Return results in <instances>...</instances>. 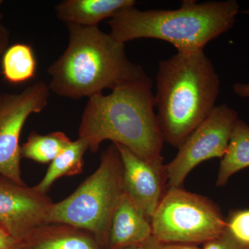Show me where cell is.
<instances>
[{
  "label": "cell",
  "instance_id": "1",
  "mask_svg": "<svg viewBox=\"0 0 249 249\" xmlns=\"http://www.w3.org/2000/svg\"><path fill=\"white\" fill-rule=\"evenodd\" d=\"M152 89V80L147 76L124 83L109 94L98 93L88 98L78 136L90 151L95 153L103 142L109 140L147 161L162 157L164 141Z\"/></svg>",
  "mask_w": 249,
  "mask_h": 249
},
{
  "label": "cell",
  "instance_id": "2",
  "mask_svg": "<svg viewBox=\"0 0 249 249\" xmlns=\"http://www.w3.org/2000/svg\"><path fill=\"white\" fill-rule=\"evenodd\" d=\"M69 44L47 72L50 91L64 98H88L147 76L129 60L124 44L98 27L66 24Z\"/></svg>",
  "mask_w": 249,
  "mask_h": 249
},
{
  "label": "cell",
  "instance_id": "3",
  "mask_svg": "<svg viewBox=\"0 0 249 249\" xmlns=\"http://www.w3.org/2000/svg\"><path fill=\"white\" fill-rule=\"evenodd\" d=\"M155 96L163 141L178 148L210 115L220 80L204 51L178 53L162 60Z\"/></svg>",
  "mask_w": 249,
  "mask_h": 249
},
{
  "label": "cell",
  "instance_id": "4",
  "mask_svg": "<svg viewBox=\"0 0 249 249\" xmlns=\"http://www.w3.org/2000/svg\"><path fill=\"white\" fill-rule=\"evenodd\" d=\"M240 5L235 0L199 3L183 0L178 9L121 10L108 24L122 43L142 38L169 42L178 53L204 51L205 46L233 27Z\"/></svg>",
  "mask_w": 249,
  "mask_h": 249
},
{
  "label": "cell",
  "instance_id": "5",
  "mask_svg": "<svg viewBox=\"0 0 249 249\" xmlns=\"http://www.w3.org/2000/svg\"><path fill=\"white\" fill-rule=\"evenodd\" d=\"M124 193L121 156L112 143L97 169L66 199L53 204L48 223L68 224L91 232L107 245L111 219Z\"/></svg>",
  "mask_w": 249,
  "mask_h": 249
},
{
  "label": "cell",
  "instance_id": "6",
  "mask_svg": "<svg viewBox=\"0 0 249 249\" xmlns=\"http://www.w3.org/2000/svg\"><path fill=\"white\" fill-rule=\"evenodd\" d=\"M152 236L168 243L199 245L222 235L226 219L208 198L168 188L151 219Z\"/></svg>",
  "mask_w": 249,
  "mask_h": 249
},
{
  "label": "cell",
  "instance_id": "7",
  "mask_svg": "<svg viewBox=\"0 0 249 249\" xmlns=\"http://www.w3.org/2000/svg\"><path fill=\"white\" fill-rule=\"evenodd\" d=\"M238 119L233 108L226 104L216 106L178 147L175 159L165 165L168 188H181L188 174L205 160L222 159Z\"/></svg>",
  "mask_w": 249,
  "mask_h": 249
},
{
  "label": "cell",
  "instance_id": "8",
  "mask_svg": "<svg viewBox=\"0 0 249 249\" xmlns=\"http://www.w3.org/2000/svg\"><path fill=\"white\" fill-rule=\"evenodd\" d=\"M50 91L47 83L39 81L22 92L0 94V176L24 184L19 137L28 118L48 106Z\"/></svg>",
  "mask_w": 249,
  "mask_h": 249
},
{
  "label": "cell",
  "instance_id": "9",
  "mask_svg": "<svg viewBox=\"0 0 249 249\" xmlns=\"http://www.w3.org/2000/svg\"><path fill=\"white\" fill-rule=\"evenodd\" d=\"M54 203L25 184L0 176V228L24 242L37 228L47 224Z\"/></svg>",
  "mask_w": 249,
  "mask_h": 249
},
{
  "label": "cell",
  "instance_id": "10",
  "mask_svg": "<svg viewBox=\"0 0 249 249\" xmlns=\"http://www.w3.org/2000/svg\"><path fill=\"white\" fill-rule=\"evenodd\" d=\"M114 144L121 156L124 193L151 222L166 192L168 178L163 157L147 161L127 147Z\"/></svg>",
  "mask_w": 249,
  "mask_h": 249
},
{
  "label": "cell",
  "instance_id": "11",
  "mask_svg": "<svg viewBox=\"0 0 249 249\" xmlns=\"http://www.w3.org/2000/svg\"><path fill=\"white\" fill-rule=\"evenodd\" d=\"M152 236L151 222L124 193L111 219L108 247L119 249L141 246Z\"/></svg>",
  "mask_w": 249,
  "mask_h": 249
},
{
  "label": "cell",
  "instance_id": "12",
  "mask_svg": "<svg viewBox=\"0 0 249 249\" xmlns=\"http://www.w3.org/2000/svg\"><path fill=\"white\" fill-rule=\"evenodd\" d=\"M23 243L24 249H102L91 232L60 223L41 226Z\"/></svg>",
  "mask_w": 249,
  "mask_h": 249
},
{
  "label": "cell",
  "instance_id": "13",
  "mask_svg": "<svg viewBox=\"0 0 249 249\" xmlns=\"http://www.w3.org/2000/svg\"><path fill=\"white\" fill-rule=\"evenodd\" d=\"M135 4L134 0H65L57 5L55 12L66 24L98 27L104 19H111L121 10Z\"/></svg>",
  "mask_w": 249,
  "mask_h": 249
},
{
  "label": "cell",
  "instance_id": "14",
  "mask_svg": "<svg viewBox=\"0 0 249 249\" xmlns=\"http://www.w3.org/2000/svg\"><path fill=\"white\" fill-rule=\"evenodd\" d=\"M249 167V125L237 121L227 151L221 159L217 186H224L232 175Z\"/></svg>",
  "mask_w": 249,
  "mask_h": 249
},
{
  "label": "cell",
  "instance_id": "15",
  "mask_svg": "<svg viewBox=\"0 0 249 249\" xmlns=\"http://www.w3.org/2000/svg\"><path fill=\"white\" fill-rule=\"evenodd\" d=\"M89 150L84 139L78 138L72 142L50 163L45 176L35 188L43 194H47L53 183L63 177H71L83 173L84 160L83 157Z\"/></svg>",
  "mask_w": 249,
  "mask_h": 249
},
{
  "label": "cell",
  "instance_id": "16",
  "mask_svg": "<svg viewBox=\"0 0 249 249\" xmlns=\"http://www.w3.org/2000/svg\"><path fill=\"white\" fill-rule=\"evenodd\" d=\"M1 71L5 80L12 84H19L36 76L37 62L30 45L16 43L10 46L3 54Z\"/></svg>",
  "mask_w": 249,
  "mask_h": 249
},
{
  "label": "cell",
  "instance_id": "17",
  "mask_svg": "<svg viewBox=\"0 0 249 249\" xmlns=\"http://www.w3.org/2000/svg\"><path fill=\"white\" fill-rule=\"evenodd\" d=\"M71 142L60 131L47 134L32 132L20 147L21 157L37 163H51Z\"/></svg>",
  "mask_w": 249,
  "mask_h": 249
},
{
  "label": "cell",
  "instance_id": "18",
  "mask_svg": "<svg viewBox=\"0 0 249 249\" xmlns=\"http://www.w3.org/2000/svg\"><path fill=\"white\" fill-rule=\"evenodd\" d=\"M225 231L242 245L249 246V209L232 211L226 219Z\"/></svg>",
  "mask_w": 249,
  "mask_h": 249
},
{
  "label": "cell",
  "instance_id": "19",
  "mask_svg": "<svg viewBox=\"0 0 249 249\" xmlns=\"http://www.w3.org/2000/svg\"><path fill=\"white\" fill-rule=\"evenodd\" d=\"M201 249H249V246L242 245L224 231L219 237L203 244Z\"/></svg>",
  "mask_w": 249,
  "mask_h": 249
},
{
  "label": "cell",
  "instance_id": "20",
  "mask_svg": "<svg viewBox=\"0 0 249 249\" xmlns=\"http://www.w3.org/2000/svg\"><path fill=\"white\" fill-rule=\"evenodd\" d=\"M142 246V249H201L199 246L160 242L152 236Z\"/></svg>",
  "mask_w": 249,
  "mask_h": 249
},
{
  "label": "cell",
  "instance_id": "21",
  "mask_svg": "<svg viewBox=\"0 0 249 249\" xmlns=\"http://www.w3.org/2000/svg\"><path fill=\"white\" fill-rule=\"evenodd\" d=\"M0 249H24V243L0 229Z\"/></svg>",
  "mask_w": 249,
  "mask_h": 249
},
{
  "label": "cell",
  "instance_id": "22",
  "mask_svg": "<svg viewBox=\"0 0 249 249\" xmlns=\"http://www.w3.org/2000/svg\"><path fill=\"white\" fill-rule=\"evenodd\" d=\"M9 41V32L0 22V65L5 51L8 48Z\"/></svg>",
  "mask_w": 249,
  "mask_h": 249
},
{
  "label": "cell",
  "instance_id": "23",
  "mask_svg": "<svg viewBox=\"0 0 249 249\" xmlns=\"http://www.w3.org/2000/svg\"><path fill=\"white\" fill-rule=\"evenodd\" d=\"M233 92L242 98H249V84L237 83L232 86Z\"/></svg>",
  "mask_w": 249,
  "mask_h": 249
},
{
  "label": "cell",
  "instance_id": "24",
  "mask_svg": "<svg viewBox=\"0 0 249 249\" xmlns=\"http://www.w3.org/2000/svg\"><path fill=\"white\" fill-rule=\"evenodd\" d=\"M119 249H142V246H133V247H126V248Z\"/></svg>",
  "mask_w": 249,
  "mask_h": 249
},
{
  "label": "cell",
  "instance_id": "25",
  "mask_svg": "<svg viewBox=\"0 0 249 249\" xmlns=\"http://www.w3.org/2000/svg\"><path fill=\"white\" fill-rule=\"evenodd\" d=\"M2 3H3V1H1V0H0V8H1V4H2ZM0 16H1V14H0Z\"/></svg>",
  "mask_w": 249,
  "mask_h": 249
},
{
  "label": "cell",
  "instance_id": "26",
  "mask_svg": "<svg viewBox=\"0 0 249 249\" xmlns=\"http://www.w3.org/2000/svg\"><path fill=\"white\" fill-rule=\"evenodd\" d=\"M0 229H1V228H0Z\"/></svg>",
  "mask_w": 249,
  "mask_h": 249
}]
</instances>
